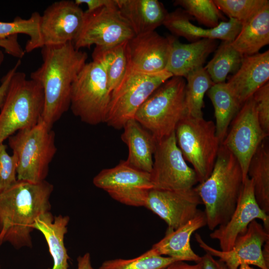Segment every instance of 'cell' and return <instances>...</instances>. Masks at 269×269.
<instances>
[{"label": "cell", "instance_id": "cell-8", "mask_svg": "<svg viewBox=\"0 0 269 269\" xmlns=\"http://www.w3.org/2000/svg\"><path fill=\"white\" fill-rule=\"evenodd\" d=\"M173 77L168 71L146 74L127 68L123 78L111 92L105 123L117 130L134 119L138 109L162 83Z\"/></svg>", "mask_w": 269, "mask_h": 269}, {"label": "cell", "instance_id": "cell-39", "mask_svg": "<svg viewBox=\"0 0 269 269\" xmlns=\"http://www.w3.org/2000/svg\"><path fill=\"white\" fill-rule=\"evenodd\" d=\"M20 64L21 60L18 59L14 66L7 72L1 80V84L0 85V109L4 100L11 78L17 71Z\"/></svg>", "mask_w": 269, "mask_h": 269}, {"label": "cell", "instance_id": "cell-28", "mask_svg": "<svg viewBox=\"0 0 269 269\" xmlns=\"http://www.w3.org/2000/svg\"><path fill=\"white\" fill-rule=\"evenodd\" d=\"M208 95L214 107L216 134L221 144L227 134L232 121L242 107L226 82L214 84L208 90Z\"/></svg>", "mask_w": 269, "mask_h": 269}, {"label": "cell", "instance_id": "cell-36", "mask_svg": "<svg viewBox=\"0 0 269 269\" xmlns=\"http://www.w3.org/2000/svg\"><path fill=\"white\" fill-rule=\"evenodd\" d=\"M16 162L14 156L9 155L7 146L0 144V194L16 182Z\"/></svg>", "mask_w": 269, "mask_h": 269}, {"label": "cell", "instance_id": "cell-41", "mask_svg": "<svg viewBox=\"0 0 269 269\" xmlns=\"http://www.w3.org/2000/svg\"><path fill=\"white\" fill-rule=\"evenodd\" d=\"M74 1L78 5L86 4L88 7L87 11H92L116 3L115 0H76Z\"/></svg>", "mask_w": 269, "mask_h": 269}, {"label": "cell", "instance_id": "cell-43", "mask_svg": "<svg viewBox=\"0 0 269 269\" xmlns=\"http://www.w3.org/2000/svg\"><path fill=\"white\" fill-rule=\"evenodd\" d=\"M77 269H95L92 266L91 256L88 253L78 257Z\"/></svg>", "mask_w": 269, "mask_h": 269}, {"label": "cell", "instance_id": "cell-32", "mask_svg": "<svg viewBox=\"0 0 269 269\" xmlns=\"http://www.w3.org/2000/svg\"><path fill=\"white\" fill-rule=\"evenodd\" d=\"M40 17L39 13L34 12L27 19L17 16L10 22L0 21V38L24 34L29 37L25 44V52H30L42 48L43 44L39 28Z\"/></svg>", "mask_w": 269, "mask_h": 269}, {"label": "cell", "instance_id": "cell-25", "mask_svg": "<svg viewBox=\"0 0 269 269\" xmlns=\"http://www.w3.org/2000/svg\"><path fill=\"white\" fill-rule=\"evenodd\" d=\"M69 220L68 216H53L49 211L39 216L34 224V230L39 231L44 237L53 259V267L48 269H69L70 257L64 239Z\"/></svg>", "mask_w": 269, "mask_h": 269}, {"label": "cell", "instance_id": "cell-27", "mask_svg": "<svg viewBox=\"0 0 269 269\" xmlns=\"http://www.w3.org/2000/svg\"><path fill=\"white\" fill-rule=\"evenodd\" d=\"M248 176L253 183L256 200L260 207L269 213V145L268 137L260 144L249 164Z\"/></svg>", "mask_w": 269, "mask_h": 269}, {"label": "cell", "instance_id": "cell-45", "mask_svg": "<svg viewBox=\"0 0 269 269\" xmlns=\"http://www.w3.org/2000/svg\"><path fill=\"white\" fill-rule=\"evenodd\" d=\"M238 269H255L252 267H251L250 265L247 264L241 265Z\"/></svg>", "mask_w": 269, "mask_h": 269}, {"label": "cell", "instance_id": "cell-17", "mask_svg": "<svg viewBox=\"0 0 269 269\" xmlns=\"http://www.w3.org/2000/svg\"><path fill=\"white\" fill-rule=\"evenodd\" d=\"M257 219L261 220L264 228L269 231V215L257 203L253 181L247 176L230 219L213 230L210 237L218 241L221 251H229L233 248L237 237L244 234L250 224Z\"/></svg>", "mask_w": 269, "mask_h": 269}, {"label": "cell", "instance_id": "cell-24", "mask_svg": "<svg viewBox=\"0 0 269 269\" xmlns=\"http://www.w3.org/2000/svg\"><path fill=\"white\" fill-rule=\"evenodd\" d=\"M123 17L135 35L155 31L163 25L168 13L157 0H115Z\"/></svg>", "mask_w": 269, "mask_h": 269}, {"label": "cell", "instance_id": "cell-10", "mask_svg": "<svg viewBox=\"0 0 269 269\" xmlns=\"http://www.w3.org/2000/svg\"><path fill=\"white\" fill-rule=\"evenodd\" d=\"M150 174L153 188L182 190L199 183L196 172L186 163L178 147L175 132L156 140Z\"/></svg>", "mask_w": 269, "mask_h": 269}, {"label": "cell", "instance_id": "cell-3", "mask_svg": "<svg viewBox=\"0 0 269 269\" xmlns=\"http://www.w3.org/2000/svg\"><path fill=\"white\" fill-rule=\"evenodd\" d=\"M243 184L239 162L221 144L211 173L195 187L205 206L206 225L210 230L229 220L236 208Z\"/></svg>", "mask_w": 269, "mask_h": 269}, {"label": "cell", "instance_id": "cell-22", "mask_svg": "<svg viewBox=\"0 0 269 269\" xmlns=\"http://www.w3.org/2000/svg\"><path fill=\"white\" fill-rule=\"evenodd\" d=\"M206 225L205 211L199 210L193 219L179 228L167 229L165 236L150 249L157 255L167 256L179 261L200 262L201 257L192 249L190 239L194 232Z\"/></svg>", "mask_w": 269, "mask_h": 269}, {"label": "cell", "instance_id": "cell-37", "mask_svg": "<svg viewBox=\"0 0 269 269\" xmlns=\"http://www.w3.org/2000/svg\"><path fill=\"white\" fill-rule=\"evenodd\" d=\"M257 116L264 133L269 135V83L259 88L253 95Z\"/></svg>", "mask_w": 269, "mask_h": 269}, {"label": "cell", "instance_id": "cell-23", "mask_svg": "<svg viewBox=\"0 0 269 269\" xmlns=\"http://www.w3.org/2000/svg\"><path fill=\"white\" fill-rule=\"evenodd\" d=\"M121 135L129 149L126 162L137 170L150 173L156 140L134 119L126 122Z\"/></svg>", "mask_w": 269, "mask_h": 269}, {"label": "cell", "instance_id": "cell-47", "mask_svg": "<svg viewBox=\"0 0 269 269\" xmlns=\"http://www.w3.org/2000/svg\"><path fill=\"white\" fill-rule=\"evenodd\" d=\"M0 269H1L0 267Z\"/></svg>", "mask_w": 269, "mask_h": 269}, {"label": "cell", "instance_id": "cell-20", "mask_svg": "<svg viewBox=\"0 0 269 269\" xmlns=\"http://www.w3.org/2000/svg\"><path fill=\"white\" fill-rule=\"evenodd\" d=\"M191 18L183 9L179 8L168 12L163 25L174 35L192 42L203 38L232 42L242 26L238 20L230 18L227 21L220 22L214 28L204 29L193 24L190 21Z\"/></svg>", "mask_w": 269, "mask_h": 269}, {"label": "cell", "instance_id": "cell-30", "mask_svg": "<svg viewBox=\"0 0 269 269\" xmlns=\"http://www.w3.org/2000/svg\"><path fill=\"white\" fill-rule=\"evenodd\" d=\"M244 57L231 42L223 41L204 68L214 84L225 83L229 73H235L239 69Z\"/></svg>", "mask_w": 269, "mask_h": 269}, {"label": "cell", "instance_id": "cell-46", "mask_svg": "<svg viewBox=\"0 0 269 269\" xmlns=\"http://www.w3.org/2000/svg\"><path fill=\"white\" fill-rule=\"evenodd\" d=\"M4 60V54L3 52L0 50V66Z\"/></svg>", "mask_w": 269, "mask_h": 269}, {"label": "cell", "instance_id": "cell-18", "mask_svg": "<svg viewBox=\"0 0 269 269\" xmlns=\"http://www.w3.org/2000/svg\"><path fill=\"white\" fill-rule=\"evenodd\" d=\"M169 49V37L155 31L135 35L127 41L128 68L146 74L164 71Z\"/></svg>", "mask_w": 269, "mask_h": 269}, {"label": "cell", "instance_id": "cell-40", "mask_svg": "<svg viewBox=\"0 0 269 269\" xmlns=\"http://www.w3.org/2000/svg\"><path fill=\"white\" fill-rule=\"evenodd\" d=\"M203 269H229L226 264L219 260H217L208 253L201 257Z\"/></svg>", "mask_w": 269, "mask_h": 269}, {"label": "cell", "instance_id": "cell-1", "mask_svg": "<svg viewBox=\"0 0 269 269\" xmlns=\"http://www.w3.org/2000/svg\"><path fill=\"white\" fill-rule=\"evenodd\" d=\"M43 62L30 78L42 86L44 105L41 120L50 128L69 109L72 84L87 63L88 54L72 42L44 46Z\"/></svg>", "mask_w": 269, "mask_h": 269}, {"label": "cell", "instance_id": "cell-7", "mask_svg": "<svg viewBox=\"0 0 269 269\" xmlns=\"http://www.w3.org/2000/svg\"><path fill=\"white\" fill-rule=\"evenodd\" d=\"M177 144L185 160L193 166L199 183L204 181L214 167L220 142L215 123L186 114L175 130Z\"/></svg>", "mask_w": 269, "mask_h": 269}, {"label": "cell", "instance_id": "cell-26", "mask_svg": "<svg viewBox=\"0 0 269 269\" xmlns=\"http://www.w3.org/2000/svg\"><path fill=\"white\" fill-rule=\"evenodd\" d=\"M269 43V3L244 23L232 46L244 56L258 53Z\"/></svg>", "mask_w": 269, "mask_h": 269}, {"label": "cell", "instance_id": "cell-29", "mask_svg": "<svg viewBox=\"0 0 269 269\" xmlns=\"http://www.w3.org/2000/svg\"><path fill=\"white\" fill-rule=\"evenodd\" d=\"M127 41L110 47L95 46L92 53L93 61L103 68L111 92L118 85L128 68Z\"/></svg>", "mask_w": 269, "mask_h": 269}, {"label": "cell", "instance_id": "cell-19", "mask_svg": "<svg viewBox=\"0 0 269 269\" xmlns=\"http://www.w3.org/2000/svg\"><path fill=\"white\" fill-rule=\"evenodd\" d=\"M269 50L244 56L239 69L226 82L239 105L269 82Z\"/></svg>", "mask_w": 269, "mask_h": 269}, {"label": "cell", "instance_id": "cell-38", "mask_svg": "<svg viewBox=\"0 0 269 269\" xmlns=\"http://www.w3.org/2000/svg\"><path fill=\"white\" fill-rule=\"evenodd\" d=\"M0 47L7 54L19 59L23 58L25 53L18 42V35H11L4 39L0 38Z\"/></svg>", "mask_w": 269, "mask_h": 269}, {"label": "cell", "instance_id": "cell-14", "mask_svg": "<svg viewBox=\"0 0 269 269\" xmlns=\"http://www.w3.org/2000/svg\"><path fill=\"white\" fill-rule=\"evenodd\" d=\"M199 246L206 253L218 258L229 269H238L243 264L257 266L260 269H269L263 255V247L269 240V231L256 220L249 225L247 231L236 239L229 251L217 250L208 245L198 234L195 235Z\"/></svg>", "mask_w": 269, "mask_h": 269}, {"label": "cell", "instance_id": "cell-44", "mask_svg": "<svg viewBox=\"0 0 269 269\" xmlns=\"http://www.w3.org/2000/svg\"><path fill=\"white\" fill-rule=\"evenodd\" d=\"M263 255L265 262L269 266V240L267 241L263 247Z\"/></svg>", "mask_w": 269, "mask_h": 269}, {"label": "cell", "instance_id": "cell-48", "mask_svg": "<svg viewBox=\"0 0 269 269\" xmlns=\"http://www.w3.org/2000/svg\"></svg>", "mask_w": 269, "mask_h": 269}, {"label": "cell", "instance_id": "cell-5", "mask_svg": "<svg viewBox=\"0 0 269 269\" xmlns=\"http://www.w3.org/2000/svg\"><path fill=\"white\" fill-rule=\"evenodd\" d=\"M185 86L184 78L171 77L158 87L135 113L134 119L156 140L174 133L178 123L187 114Z\"/></svg>", "mask_w": 269, "mask_h": 269}, {"label": "cell", "instance_id": "cell-9", "mask_svg": "<svg viewBox=\"0 0 269 269\" xmlns=\"http://www.w3.org/2000/svg\"><path fill=\"white\" fill-rule=\"evenodd\" d=\"M111 94L102 66L94 61L86 63L72 84L70 109L86 124L105 123Z\"/></svg>", "mask_w": 269, "mask_h": 269}, {"label": "cell", "instance_id": "cell-4", "mask_svg": "<svg viewBox=\"0 0 269 269\" xmlns=\"http://www.w3.org/2000/svg\"><path fill=\"white\" fill-rule=\"evenodd\" d=\"M16 162L17 179L33 183L45 180L57 150L55 134L41 119L35 126L8 138Z\"/></svg>", "mask_w": 269, "mask_h": 269}, {"label": "cell", "instance_id": "cell-15", "mask_svg": "<svg viewBox=\"0 0 269 269\" xmlns=\"http://www.w3.org/2000/svg\"><path fill=\"white\" fill-rule=\"evenodd\" d=\"M84 18V11L74 1L62 0L52 3L40 17L43 46L73 42L80 32Z\"/></svg>", "mask_w": 269, "mask_h": 269}, {"label": "cell", "instance_id": "cell-21", "mask_svg": "<svg viewBox=\"0 0 269 269\" xmlns=\"http://www.w3.org/2000/svg\"><path fill=\"white\" fill-rule=\"evenodd\" d=\"M168 37L170 49L165 70L173 76L184 78L191 72L203 67L218 44L216 40L208 38L184 44L172 36Z\"/></svg>", "mask_w": 269, "mask_h": 269}, {"label": "cell", "instance_id": "cell-2", "mask_svg": "<svg viewBox=\"0 0 269 269\" xmlns=\"http://www.w3.org/2000/svg\"><path fill=\"white\" fill-rule=\"evenodd\" d=\"M54 186L46 180L33 183L17 180L0 194V245L31 247L36 220L50 211Z\"/></svg>", "mask_w": 269, "mask_h": 269}, {"label": "cell", "instance_id": "cell-35", "mask_svg": "<svg viewBox=\"0 0 269 269\" xmlns=\"http://www.w3.org/2000/svg\"><path fill=\"white\" fill-rule=\"evenodd\" d=\"M218 9L242 25L266 4L268 0H214Z\"/></svg>", "mask_w": 269, "mask_h": 269}, {"label": "cell", "instance_id": "cell-6", "mask_svg": "<svg viewBox=\"0 0 269 269\" xmlns=\"http://www.w3.org/2000/svg\"><path fill=\"white\" fill-rule=\"evenodd\" d=\"M44 105L41 85L16 71L0 109V144L17 132L36 125L41 119Z\"/></svg>", "mask_w": 269, "mask_h": 269}, {"label": "cell", "instance_id": "cell-11", "mask_svg": "<svg viewBox=\"0 0 269 269\" xmlns=\"http://www.w3.org/2000/svg\"><path fill=\"white\" fill-rule=\"evenodd\" d=\"M134 35L116 2L92 11H84L82 28L73 43L77 50L93 45L110 47L128 41Z\"/></svg>", "mask_w": 269, "mask_h": 269}, {"label": "cell", "instance_id": "cell-33", "mask_svg": "<svg viewBox=\"0 0 269 269\" xmlns=\"http://www.w3.org/2000/svg\"><path fill=\"white\" fill-rule=\"evenodd\" d=\"M176 261H179L171 257L157 255L150 249L133 259L105 261L99 269H164Z\"/></svg>", "mask_w": 269, "mask_h": 269}, {"label": "cell", "instance_id": "cell-31", "mask_svg": "<svg viewBox=\"0 0 269 269\" xmlns=\"http://www.w3.org/2000/svg\"><path fill=\"white\" fill-rule=\"evenodd\" d=\"M185 78L187 114L193 117L203 118L204 95L214 83L203 67L191 72Z\"/></svg>", "mask_w": 269, "mask_h": 269}, {"label": "cell", "instance_id": "cell-42", "mask_svg": "<svg viewBox=\"0 0 269 269\" xmlns=\"http://www.w3.org/2000/svg\"><path fill=\"white\" fill-rule=\"evenodd\" d=\"M164 269H203L201 261L194 265H190L184 261L174 262Z\"/></svg>", "mask_w": 269, "mask_h": 269}, {"label": "cell", "instance_id": "cell-34", "mask_svg": "<svg viewBox=\"0 0 269 269\" xmlns=\"http://www.w3.org/2000/svg\"><path fill=\"white\" fill-rule=\"evenodd\" d=\"M174 4L182 7L190 16L210 28L217 26L219 20L224 19L212 0H176Z\"/></svg>", "mask_w": 269, "mask_h": 269}, {"label": "cell", "instance_id": "cell-12", "mask_svg": "<svg viewBox=\"0 0 269 269\" xmlns=\"http://www.w3.org/2000/svg\"><path fill=\"white\" fill-rule=\"evenodd\" d=\"M93 183L115 200L135 207H145L148 192L153 188L150 173L131 167L126 160L102 170Z\"/></svg>", "mask_w": 269, "mask_h": 269}, {"label": "cell", "instance_id": "cell-13", "mask_svg": "<svg viewBox=\"0 0 269 269\" xmlns=\"http://www.w3.org/2000/svg\"><path fill=\"white\" fill-rule=\"evenodd\" d=\"M268 136L259 123L253 96L242 106L232 121L221 144L236 158L243 173L248 176L250 162L260 144Z\"/></svg>", "mask_w": 269, "mask_h": 269}, {"label": "cell", "instance_id": "cell-16", "mask_svg": "<svg viewBox=\"0 0 269 269\" xmlns=\"http://www.w3.org/2000/svg\"><path fill=\"white\" fill-rule=\"evenodd\" d=\"M202 202L194 187L182 190L152 189L148 194L145 207L151 211L174 230L193 219Z\"/></svg>", "mask_w": 269, "mask_h": 269}]
</instances>
